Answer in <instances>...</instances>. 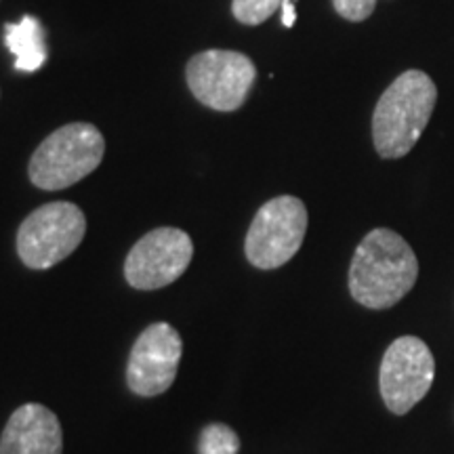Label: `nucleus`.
Here are the masks:
<instances>
[{
    "label": "nucleus",
    "instance_id": "obj_1",
    "mask_svg": "<svg viewBox=\"0 0 454 454\" xmlns=\"http://www.w3.org/2000/svg\"><path fill=\"white\" fill-rule=\"evenodd\" d=\"M419 259L404 238L379 227L362 238L349 265V293L368 309L394 308L412 291Z\"/></svg>",
    "mask_w": 454,
    "mask_h": 454
},
{
    "label": "nucleus",
    "instance_id": "obj_2",
    "mask_svg": "<svg viewBox=\"0 0 454 454\" xmlns=\"http://www.w3.org/2000/svg\"><path fill=\"white\" fill-rule=\"evenodd\" d=\"M438 101V89L427 74L408 70L385 89L372 114L374 150L381 158L406 156L421 139Z\"/></svg>",
    "mask_w": 454,
    "mask_h": 454
},
{
    "label": "nucleus",
    "instance_id": "obj_3",
    "mask_svg": "<svg viewBox=\"0 0 454 454\" xmlns=\"http://www.w3.org/2000/svg\"><path fill=\"white\" fill-rule=\"evenodd\" d=\"M106 154V139L98 127L72 122L57 129L38 145L27 164L30 181L47 192L66 190L99 167Z\"/></svg>",
    "mask_w": 454,
    "mask_h": 454
},
{
    "label": "nucleus",
    "instance_id": "obj_4",
    "mask_svg": "<svg viewBox=\"0 0 454 454\" xmlns=\"http://www.w3.org/2000/svg\"><path fill=\"white\" fill-rule=\"evenodd\" d=\"M87 219L72 202H49L27 215L17 231V254L30 270H51L81 247Z\"/></svg>",
    "mask_w": 454,
    "mask_h": 454
},
{
    "label": "nucleus",
    "instance_id": "obj_5",
    "mask_svg": "<svg viewBox=\"0 0 454 454\" xmlns=\"http://www.w3.org/2000/svg\"><path fill=\"white\" fill-rule=\"evenodd\" d=\"M308 231V208L294 196H278L265 202L248 227L244 253L254 268L276 270L288 263Z\"/></svg>",
    "mask_w": 454,
    "mask_h": 454
},
{
    "label": "nucleus",
    "instance_id": "obj_6",
    "mask_svg": "<svg viewBox=\"0 0 454 454\" xmlns=\"http://www.w3.org/2000/svg\"><path fill=\"white\" fill-rule=\"evenodd\" d=\"M185 78L192 95L202 106L217 112H234L251 93L257 67L251 57L238 51L211 49L192 57Z\"/></svg>",
    "mask_w": 454,
    "mask_h": 454
},
{
    "label": "nucleus",
    "instance_id": "obj_7",
    "mask_svg": "<svg viewBox=\"0 0 454 454\" xmlns=\"http://www.w3.org/2000/svg\"><path fill=\"white\" fill-rule=\"evenodd\" d=\"M435 377V360L419 337L395 339L385 351L379 385L385 406L394 414L412 411L429 394Z\"/></svg>",
    "mask_w": 454,
    "mask_h": 454
},
{
    "label": "nucleus",
    "instance_id": "obj_8",
    "mask_svg": "<svg viewBox=\"0 0 454 454\" xmlns=\"http://www.w3.org/2000/svg\"><path fill=\"white\" fill-rule=\"evenodd\" d=\"M194 257V242L177 227H158L130 248L124 278L137 291H158L185 274Z\"/></svg>",
    "mask_w": 454,
    "mask_h": 454
},
{
    "label": "nucleus",
    "instance_id": "obj_9",
    "mask_svg": "<svg viewBox=\"0 0 454 454\" xmlns=\"http://www.w3.org/2000/svg\"><path fill=\"white\" fill-rule=\"evenodd\" d=\"M181 340L177 328L168 322H156L147 326L135 340L127 364V383L133 394L141 397H154L168 391L177 377Z\"/></svg>",
    "mask_w": 454,
    "mask_h": 454
},
{
    "label": "nucleus",
    "instance_id": "obj_10",
    "mask_svg": "<svg viewBox=\"0 0 454 454\" xmlns=\"http://www.w3.org/2000/svg\"><path fill=\"white\" fill-rule=\"evenodd\" d=\"M64 431L53 411L43 404H24L11 414L0 435V454H61Z\"/></svg>",
    "mask_w": 454,
    "mask_h": 454
},
{
    "label": "nucleus",
    "instance_id": "obj_11",
    "mask_svg": "<svg viewBox=\"0 0 454 454\" xmlns=\"http://www.w3.org/2000/svg\"><path fill=\"white\" fill-rule=\"evenodd\" d=\"M4 43L13 53L15 67L21 72H36L47 61L44 49V32L36 17L26 15L20 24H9Z\"/></svg>",
    "mask_w": 454,
    "mask_h": 454
},
{
    "label": "nucleus",
    "instance_id": "obj_12",
    "mask_svg": "<svg viewBox=\"0 0 454 454\" xmlns=\"http://www.w3.org/2000/svg\"><path fill=\"white\" fill-rule=\"evenodd\" d=\"M200 454H238L240 450V438L231 427L223 423L207 425L198 442Z\"/></svg>",
    "mask_w": 454,
    "mask_h": 454
},
{
    "label": "nucleus",
    "instance_id": "obj_13",
    "mask_svg": "<svg viewBox=\"0 0 454 454\" xmlns=\"http://www.w3.org/2000/svg\"><path fill=\"white\" fill-rule=\"evenodd\" d=\"M280 7L282 0H234L231 13L244 26H259L268 21Z\"/></svg>",
    "mask_w": 454,
    "mask_h": 454
},
{
    "label": "nucleus",
    "instance_id": "obj_14",
    "mask_svg": "<svg viewBox=\"0 0 454 454\" xmlns=\"http://www.w3.org/2000/svg\"><path fill=\"white\" fill-rule=\"evenodd\" d=\"M334 11L348 21H364L372 15L377 0H333Z\"/></svg>",
    "mask_w": 454,
    "mask_h": 454
},
{
    "label": "nucleus",
    "instance_id": "obj_15",
    "mask_svg": "<svg viewBox=\"0 0 454 454\" xmlns=\"http://www.w3.org/2000/svg\"><path fill=\"white\" fill-rule=\"evenodd\" d=\"M297 20V13H294V0H282V24L291 27Z\"/></svg>",
    "mask_w": 454,
    "mask_h": 454
}]
</instances>
